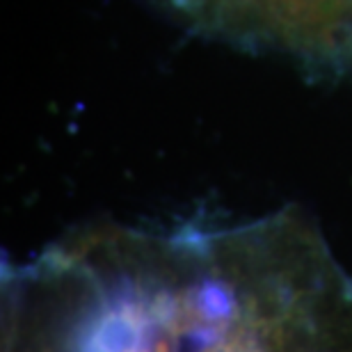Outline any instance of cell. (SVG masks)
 <instances>
[{"label": "cell", "instance_id": "6da1fadb", "mask_svg": "<svg viewBox=\"0 0 352 352\" xmlns=\"http://www.w3.org/2000/svg\"><path fill=\"white\" fill-rule=\"evenodd\" d=\"M0 352H352V277L291 215L91 231L5 272Z\"/></svg>", "mask_w": 352, "mask_h": 352}, {"label": "cell", "instance_id": "7a4b0ae2", "mask_svg": "<svg viewBox=\"0 0 352 352\" xmlns=\"http://www.w3.org/2000/svg\"><path fill=\"white\" fill-rule=\"evenodd\" d=\"M220 3H229L234 7H254V10H261L265 14H272V16H295V14H302L307 7L316 5L318 0H220ZM322 3V0H320Z\"/></svg>", "mask_w": 352, "mask_h": 352}]
</instances>
